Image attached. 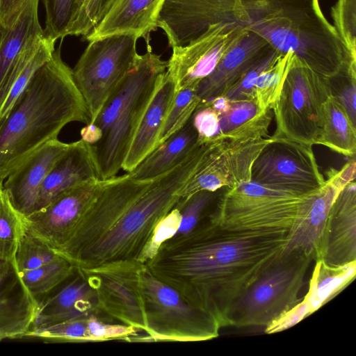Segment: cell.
<instances>
[{"instance_id": "20", "label": "cell", "mask_w": 356, "mask_h": 356, "mask_svg": "<svg viewBox=\"0 0 356 356\" xmlns=\"http://www.w3.org/2000/svg\"><path fill=\"white\" fill-rule=\"evenodd\" d=\"M38 304L22 281L15 259H0V341L25 337Z\"/></svg>"}, {"instance_id": "31", "label": "cell", "mask_w": 356, "mask_h": 356, "mask_svg": "<svg viewBox=\"0 0 356 356\" xmlns=\"http://www.w3.org/2000/svg\"><path fill=\"white\" fill-rule=\"evenodd\" d=\"M26 231L24 216L13 205L5 189L0 191V259L13 260Z\"/></svg>"}, {"instance_id": "6", "label": "cell", "mask_w": 356, "mask_h": 356, "mask_svg": "<svg viewBox=\"0 0 356 356\" xmlns=\"http://www.w3.org/2000/svg\"><path fill=\"white\" fill-rule=\"evenodd\" d=\"M307 195L261 186L251 181L225 188L208 218L227 230L289 234Z\"/></svg>"}, {"instance_id": "9", "label": "cell", "mask_w": 356, "mask_h": 356, "mask_svg": "<svg viewBox=\"0 0 356 356\" xmlns=\"http://www.w3.org/2000/svg\"><path fill=\"white\" fill-rule=\"evenodd\" d=\"M330 95L323 76L293 54L280 92L273 104L276 129L271 137L317 145L323 104Z\"/></svg>"}, {"instance_id": "11", "label": "cell", "mask_w": 356, "mask_h": 356, "mask_svg": "<svg viewBox=\"0 0 356 356\" xmlns=\"http://www.w3.org/2000/svg\"><path fill=\"white\" fill-rule=\"evenodd\" d=\"M268 138H216L202 143L196 167L180 191L181 198L201 191H218L250 181L251 168Z\"/></svg>"}, {"instance_id": "32", "label": "cell", "mask_w": 356, "mask_h": 356, "mask_svg": "<svg viewBox=\"0 0 356 356\" xmlns=\"http://www.w3.org/2000/svg\"><path fill=\"white\" fill-rule=\"evenodd\" d=\"M293 54L292 52L282 54L274 64L259 74L254 92L261 111L272 109L282 89Z\"/></svg>"}, {"instance_id": "2", "label": "cell", "mask_w": 356, "mask_h": 356, "mask_svg": "<svg viewBox=\"0 0 356 356\" xmlns=\"http://www.w3.org/2000/svg\"><path fill=\"white\" fill-rule=\"evenodd\" d=\"M198 145L179 164L153 180L129 173L106 179L65 243L56 252L75 269L122 263L145 264L163 221L176 208L194 171Z\"/></svg>"}, {"instance_id": "34", "label": "cell", "mask_w": 356, "mask_h": 356, "mask_svg": "<svg viewBox=\"0 0 356 356\" xmlns=\"http://www.w3.org/2000/svg\"><path fill=\"white\" fill-rule=\"evenodd\" d=\"M325 78L330 95L345 109L356 125V62L346 63L337 73Z\"/></svg>"}, {"instance_id": "46", "label": "cell", "mask_w": 356, "mask_h": 356, "mask_svg": "<svg viewBox=\"0 0 356 356\" xmlns=\"http://www.w3.org/2000/svg\"><path fill=\"white\" fill-rule=\"evenodd\" d=\"M1 33H2V29L0 28V41L1 38Z\"/></svg>"}, {"instance_id": "21", "label": "cell", "mask_w": 356, "mask_h": 356, "mask_svg": "<svg viewBox=\"0 0 356 356\" xmlns=\"http://www.w3.org/2000/svg\"><path fill=\"white\" fill-rule=\"evenodd\" d=\"M92 312H101L95 290L85 275L75 269L58 291L39 302L31 330L47 327Z\"/></svg>"}, {"instance_id": "16", "label": "cell", "mask_w": 356, "mask_h": 356, "mask_svg": "<svg viewBox=\"0 0 356 356\" xmlns=\"http://www.w3.org/2000/svg\"><path fill=\"white\" fill-rule=\"evenodd\" d=\"M106 180H92L75 186L43 207L24 216L26 231L43 240L55 251L58 250L67 240Z\"/></svg>"}, {"instance_id": "15", "label": "cell", "mask_w": 356, "mask_h": 356, "mask_svg": "<svg viewBox=\"0 0 356 356\" xmlns=\"http://www.w3.org/2000/svg\"><path fill=\"white\" fill-rule=\"evenodd\" d=\"M245 28L219 22L208 27L197 40L172 47L166 72L175 82L177 92L184 88H197L215 69L223 54L236 42Z\"/></svg>"}, {"instance_id": "13", "label": "cell", "mask_w": 356, "mask_h": 356, "mask_svg": "<svg viewBox=\"0 0 356 356\" xmlns=\"http://www.w3.org/2000/svg\"><path fill=\"white\" fill-rule=\"evenodd\" d=\"M144 265L138 261L122 262L79 271L95 290L98 309L103 314L146 332L140 280Z\"/></svg>"}, {"instance_id": "33", "label": "cell", "mask_w": 356, "mask_h": 356, "mask_svg": "<svg viewBox=\"0 0 356 356\" xmlns=\"http://www.w3.org/2000/svg\"><path fill=\"white\" fill-rule=\"evenodd\" d=\"M45 35L56 42L69 35L79 10V0H42Z\"/></svg>"}, {"instance_id": "25", "label": "cell", "mask_w": 356, "mask_h": 356, "mask_svg": "<svg viewBox=\"0 0 356 356\" xmlns=\"http://www.w3.org/2000/svg\"><path fill=\"white\" fill-rule=\"evenodd\" d=\"M55 43L44 33L32 40L21 53L0 90V127L35 73L51 57Z\"/></svg>"}, {"instance_id": "41", "label": "cell", "mask_w": 356, "mask_h": 356, "mask_svg": "<svg viewBox=\"0 0 356 356\" xmlns=\"http://www.w3.org/2000/svg\"><path fill=\"white\" fill-rule=\"evenodd\" d=\"M114 0H79V11L69 35L86 38L99 24Z\"/></svg>"}, {"instance_id": "44", "label": "cell", "mask_w": 356, "mask_h": 356, "mask_svg": "<svg viewBox=\"0 0 356 356\" xmlns=\"http://www.w3.org/2000/svg\"><path fill=\"white\" fill-rule=\"evenodd\" d=\"M27 0H0V28L7 29L14 23Z\"/></svg>"}, {"instance_id": "27", "label": "cell", "mask_w": 356, "mask_h": 356, "mask_svg": "<svg viewBox=\"0 0 356 356\" xmlns=\"http://www.w3.org/2000/svg\"><path fill=\"white\" fill-rule=\"evenodd\" d=\"M39 0H27L12 26L2 29L0 41V90L21 53L35 37L44 33L38 16Z\"/></svg>"}, {"instance_id": "17", "label": "cell", "mask_w": 356, "mask_h": 356, "mask_svg": "<svg viewBox=\"0 0 356 356\" xmlns=\"http://www.w3.org/2000/svg\"><path fill=\"white\" fill-rule=\"evenodd\" d=\"M70 143L58 138L48 141L30 154L4 179L5 189L14 207L24 216L35 210L40 187Z\"/></svg>"}, {"instance_id": "24", "label": "cell", "mask_w": 356, "mask_h": 356, "mask_svg": "<svg viewBox=\"0 0 356 356\" xmlns=\"http://www.w3.org/2000/svg\"><path fill=\"white\" fill-rule=\"evenodd\" d=\"M165 0H114L93 31L85 38L92 40L113 35L131 34L146 38L156 26Z\"/></svg>"}, {"instance_id": "10", "label": "cell", "mask_w": 356, "mask_h": 356, "mask_svg": "<svg viewBox=\"0 0 356 356\" xmlns=\"http://www.w3.org/2000/svg\"><path fill=\"white\" fill-rule=\"evenodd\" d=\"M136 36L113 34L90 41L72 69L92 123L102 106L134 65L139 54ZM88 123V124H89Z\"/></svg>"}, {"instance_id": "43", "label": "cell", "mask_w": 356, "mask_h": 356, "mask_svg": "<svg viewBox=\"0 0 356 356\" xmlns=\"http://www.w3.org/2000/svg\"><path fill=\"white\" fill-rule=\"evenodd\" d=\"M311 314H312V312L310 305L303 297L300 302L265 327L264 332L273 334L285 330L295 325Z\"/></svg>"}, {"instance_id": "19", "label": "cell", "mask_w": 356, "mask_h": 356, "mask_svg": "<svg viewBox=\"0 0 356 356\" xmlns=\"http://www.w3.org/2000/svg\"><path fill=\"white\" fill-rule=\"evenodd\" d=\"M273 49L263 37L245 29L221 57L214 70L199 83L196 88L197 97L203 102L222 95Z\"/></svg>"}, {"instance_id": "29", "label": "cell", "mask_w": 356, "mask_h": 356, "mask_svg": "<svg viewBox=\"0 0 356 356\" xmlns=\"http://www.w3.org/2000/svg\"><path fill=\"white\" fill-rule=\"evenodd\" d=\"M315 261L309 291L304 296L312 313L348 284L356 274V261L339 266H328L320 259Z\"/></svg>"}, {"instance_id": "42", "label": "cell", "mask_w": 356, "mask_h": 356, "mask_svg": "<svg viewBox=\"0 0 356 356\" xmlns=\"http://www.w3.org/2000/svg\"><path fill=\"white\" fill-rule=\"evenodd\" d=\"M192 122L200 143L211 140L218 136V115L207 102L199 103L192 115Z\"/></svg>"}, {"instance_id": "4", "label": "cell", "mask_w": 356, "mask_h": 356, "mask_svg": "<svg viewBox=\"0 0 356 356\" xmlns=\"http://www.w3.org/2000/svg\"><path fill=\"white\" fill-rule=\"evenodd\" d=\"M168 63L149 49L106 100L94 124L99 139L90 145L99 177L106 180L122 168L140 121L167 70Z\"/></svg>"}, {"instance_id": "23", "label": "cell", "mask_w": 356, "mask_h": 356, "mask_svg": "<svg viewBox=\"0 0 356 356\" xmlns=\"http://www.w3.org/2000/svg\"><path fill=\"white\" fill-rule=\"evenodd\" d=\"M176 94L175 82L165 72L140 121L124 159L122 170L130 172L156 147Z\"/></svg>"}, {"instance_id": "35", "label": "cell", "mask_w": 356, "mask_h": 356, "mask_svg": "<svg viewBox=\"0 0 356 356\" xmlns=\"http://www.w3.org/2000/svg\"><path fill=\"white\" fill-rule=\"evenodd\" d=\"M59 256L46 242L26 229L19 241L15 262L22 272L40 267Z\"/></svg>"}, {"instance_id": "12", "label": "cell", "mask_w": 356, "mask_h": 356, "mask_svg": "<svg viewBox=\"0 0 356 356\" xmlns=\"http://www.w3.org/2000/svg\"><path fill=\"white\" fill-rule=\"evenodd\" d=\"M270 137L252 163L251 181L299 195L313 193L323 185L312 146Z\"/></svg>"}, {"instance_id": "40", "label": "cell", "mask_w": 356, "mask_h": 356, "mask_svg": "<svg viewBox=\"0 0 356 356\" xmlns=\"http://www.w3.org/2000/svg\"><path fill=\"white\" fill-rule=\"evenodd\" d=\"M256 99L230 101L226 109L219 113L218 136H226L234 130L247 124L261 113Z\"/></svg>"}, {"instance_id": "14", "label": "cell", "mask_w": 356, "mask_h": 356, "mask_svg": "<svg viewBox=\"0 0 356 356\" xmlns=\"http://www.w3.org/2000/svg\"><path fill=\"white\" fill-rule=\"evenodd\" d=\"M356 162L352 157L339 170H331L323 185L308 195L288 234L283 254L298 252L317 259L329 212L341 191L355 179Z\"/></svg>"}, {"instance_id": "45", "label": "cell", "mask_w": 356, "mask_h": 356, "mask_svg": "<svg viewBox=\"0 0 356 356\" xmlns=\"http://www.w3.org/2000/svg\"><path fill=\"white\" fill-rule=\"evenodd\" d=\"M3 181L0 180V191L3 189Z\"/></svg>"}, {"instance_id": "30", "label": "cell", "mask_w": 356, "mask_h": 356, "mask_svg": "<svg viewBox=\"0 0 356 356\" xmlns=\"http://www.w3.org/2000/svg\"><path fill=\"white\" fill-rule=\"evenodd\" d=\"M74 271L73 265L59 256L40 267L19 273L29 292L36 298L49 293L62 284Z\"/></svg>"}, {"instance_id": "38", "label": "cell", "mask_w": 356, "mask_h": 356, "mask_svg": "<svg viewBox=\"0 0 356 356\" xmlns=\"http://www.w3.org/2000/svg\"><path fill=\"white\" fill-rule=\"evenodd\" d=\"M331 17L345 47L356 57V0H337L331 8Z\"/></svg>"}, {"instance_id": "1", "label": "cell", "mask_w": 356, "mask_h": 356, "mask_svg": "<svg viewBox=\"0 0 356 356\" xmlns=\"http://www.w3.org/2000/svg\"><path fill=\"white\" fill-rule=\"evenodd\" d=\"M287 241L285 234L227 230L206 216L190 233L163 241L145 265L221 328L236 300L282 255Z\"/></svg>"}, {"instance_id": "39", "label": "cell", "mask_w": 356, "mask_h": 356, "mask_svg": "<svg viewBox=\"0 0 356 356\" xmlns=\"http://www.w3.org/2000/svg\"><path fill=\"white\" fill-rule=\"evenodd\" d=\"M282 54L275 49L246 71L222 96L230 101L255 99L254 86L259 74L274 64Z\"/></svg>"}, {"instance_id": "7", "label": "cell", "mask_w": 356, "mask_h": 356, "mask_svg": "<svg viewBox=\"0 0 356 356\" xmlns=\"http://www.w3.org/2000/svg\"><path fill=\"white\" fill-rule=\"evenodd\" d=\"M312 260L298 252L282 254L236 300L227 326L265 328L296 305Z\"/></svg>"}, {"instance_id": "26", "label": "cell", "mask_w": 356, "mask_h": 356, "mask_svg": "<svg viewBox=\"0 0 356 356\" xmlns=\"http://www.w3.org/2000/svg\"><path fill=\"white\" fill-rule=\"evenodd\" d=\"M200 143L192 117L129 173L136 180H153L182 162Z\"/></svg>"}, {"instance_id": "36", "label": "cell", "mask_w": 356, "mask_h": 356, "mask_svg": "<svg viewBox=\"0 0 356 356\" xmlns=\"http://www.w3.org/2000/svg\"><path fill=\"white\" fill-rule=\"evenodd\" d=\"M200 102L196 88H186L177 92L161 131L157 146L184 127Z\"/></svg>"}, {"instance_id": "5", "label": "cell", "mask_w": 356, "mask_h": 356, "mask_svg": "<svg viewBox=\"0 0 356 356\" xmlns=\"http://www.w3.org/2000/svg\"><path fill=\"white\" fill-rule=\"evenodd\" d=\"M247 29L256 32L282 54L292 52L317 74L328 77L350 62H356L320 3L307 10L266 17Z\"/></svg>"}, {"instance_id": "18", "label": "cell", "mask_w": 356, "mask_h": 356, "mask_svg": "<svg viewBox=\"0 0 356 356\" xmlns=\"http://www.w3.org/2000/svg\"><path fill=\"white\" fill-rule=\"evenodd\" d=\"M331 266L356 261V184L348 183L333 202L316 260ZM315 260V261H316Z\"/></svg>"}, {"instance_id": "28", "label": "cell", "mask_w": 356, "mask_h": 356, "mask_svg": "<svg viewBox=\"0 0 356 356\" xmlns=\"http://www.w3.org/2000/svg\"><path fill=\"white\" fill-rule=\"evenodd\" d=\"M317 145H323L346 156L356 153V125L345 109L331 95L323 104L321 127Z\"/></svg>"}, {"instance_id": "3", "label": "cell", "mask_w": 356, "mask_h": 356, "mask_svg": "<svg viewBox=\"0 0 356 356\" xmlns=\"http://www.w3.org/2000/svg\"><path fill=\"white\" fill-rule=\"evenodd\" d=\"M73 122L87 124L90 118L72 69L58 47L35 73L0 127V180Z\"/></svg>"}, {"instance_id": "37", "label": "cell", "mask_w": 356, "mask_h": 356, "mask_svg": "<svg viewBox=\"0 0 356 356\" xmlns=\"http://www.w3.org/2000/svg\"><path fill=\"white\" fill-rule=\"evenodd\" d=\"M217 192L201 191L186 199L181 198L176 206L180 213L179 224L173 236L185 235L192 232L207 215L218 195Z\"/></svg>"}, {"instance_id": "8", "label": "cell", "mask_w": 356, "mask_h": 356, "mask_svg": "<svg viewBox=\"0 0 356 356\" xmlns=\"http://www.w3.org/2000/svg\"><path fill=\"white\" fill-rule=\"evenodd\" d=\"M140 280L148 335L144 339L197 341L218 337L220 327L216 318L156 278L145 264Z\"/></svg>"}, {"instance_id": "22", "label": "cell", "mask_w": 356, "mask_h": 356, "mask_svg": "<svg viewBox=\"0 0 356 356\" xmlns=\"http://www.w3.org/2000/svg\"><path fill=\"white\" fill-rule=\"evenodd\" d=\"M96 179H100L90 145L81 138L70 143L43 181L35 210L47 205L67 190Z\"/></svg>"}]
</instances>
